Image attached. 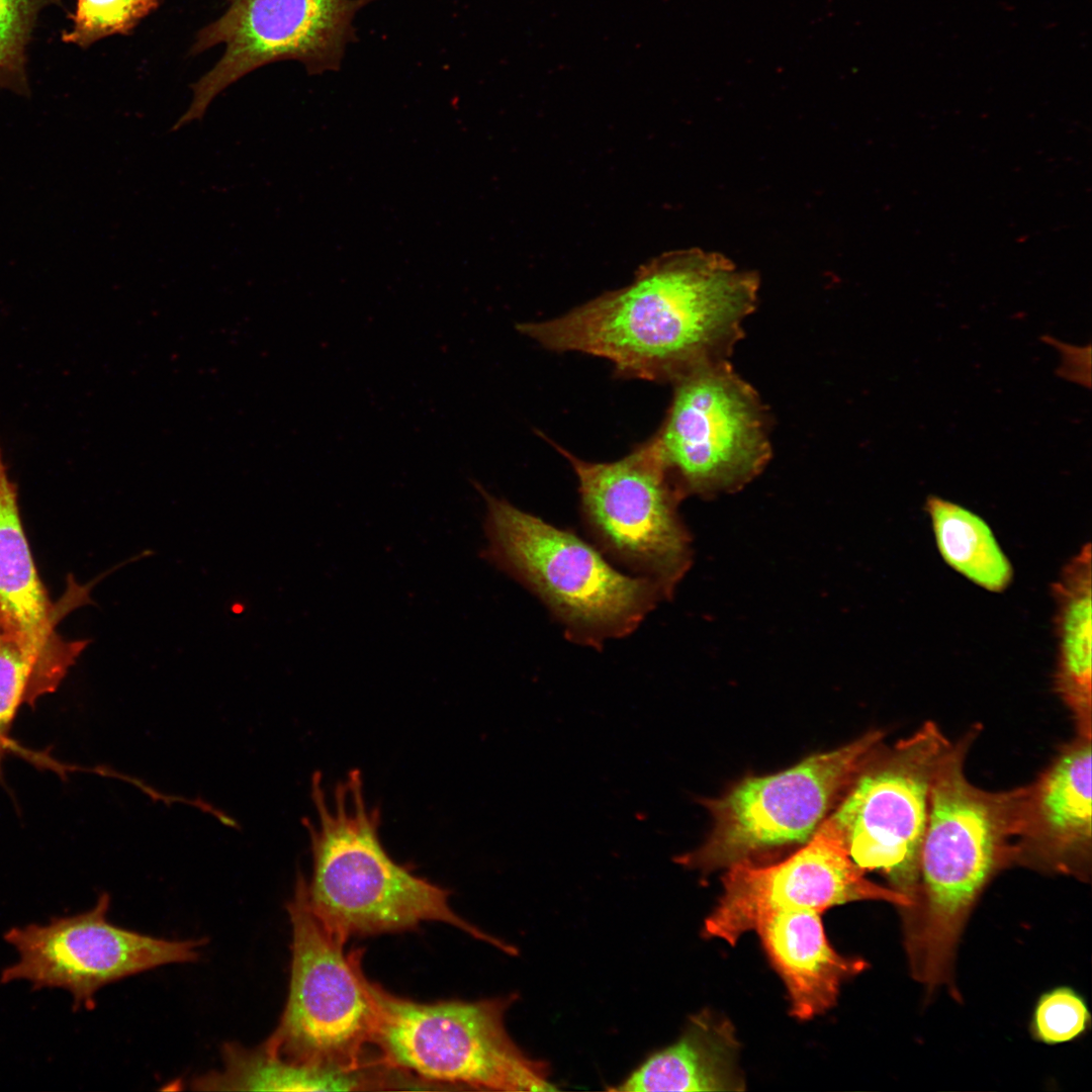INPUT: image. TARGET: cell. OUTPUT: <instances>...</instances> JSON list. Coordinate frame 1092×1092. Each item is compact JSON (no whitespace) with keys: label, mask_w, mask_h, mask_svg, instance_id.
I'll list each match as a JSON object with an SVG mask.
<instances>
[{"label":"cell","mask_w":1092,"mask_h":1092,"mask_svg":"<svg viewBox=\"0 0 1092 1092\" xmlns=\"http://www.w3.org/2000/svg\"><path fill=\"white\" fill-rule=\"evenodd\" d=\"M758 288L755 272L693 249L656 261L627 287L517 330L550 351L604 358L616 377L674 382L727 360Z\"/></svg>","instance_id":"cell-1"},{"label":"cell","mask_w":1092,"mask_h":1092,"mask_svg":"<svg viewBox=\"0 0 1092 1092\" xmlns=\"http://www.w3.org/2000/svg\"><path fill=\"white\" fill-rule=\"evenodd\" d=\"M980 727L950 743L935 769L918 856L917 883L900 908L913 979L928 992L954 993V957L970 913L987 884L1011 866L1023 786L991 792L965 771Z\"/></svg>","instance_id":"cell-2"},{"label":"cell","mask_w":1092,"mask_h":1092,"mask_svg":"<svg viewBox=\"0 0 1092 1092\" xmlns=\"http://www.w3.org/2000/svg\"><path fill=\"white\" fill-rule=\"evenodd\" d=\"M322 775L311 778V799L317 821L305 819L312 873L305 890L310 909L334 934L351 936L411 930L422 922L455 926L503 951L517 949L460 917L449 904V892L397 863L384 848L381 812L367 804L362 776L352 769L340 781L330 803Z\"/></svg>","instance_id":"cell-3"},{"label":"cell","mask_w":1092,"mask_h":1092,"mask_svg":"<svg viewBox=\"0 0 1092 1092\" xmlns=\"http://www.w3.org/2000/svg\"><path fill=\"white\" fill-rule=\"evenodd\" d=\"M486 512L482 557L537 596L568 639L601 647L633 632L664 596L643 576L618 571L574 533L523 512L472 481Z\"/></svg>","instance_id":"cell-4"},{"label":"cell","mask_w":1092,"mask_h":1092,"mask_svg":"<svg viewBox=\"0 0 1092 1092\" xmlns=\"http://www.w3.org/2000/svg\"><path fill=\"white\" fill-rule=\"evenodd\" d=\"M374 1010L378 1063L422 1081L493 1091H555L541 1061L508 1034L504 1016L515 995L474 1002L423 1003L366 980Z\"/></svg>","instance_id":"cell-5"},{"label":"cell","mask_w":1092,"mask_h":1092,"mask_svg":"<svg viewBox=\"0 0 1092 1092\" xmlns=\"http://www.w3.org/2000/svg\"><path fill=\"white\" fill-rule=\"evenodd\" d=\"M292 927L288 996L279 1023L262 1044L293 1062L342 1072L378 1066L366 1057L374 1010L359 949L331 932L308 904L305 878L297 876L287 905Z\"/></svg>","instance_id":"cell-6"},{"label":"cell","mask_w":1092,"mask_h":1092,"mask_svg":"<svg viewBox=\"0 0 1092 1092\" xmlns=\"http://www.w3.org/2000/svg\"><path fill=\"white\" fill-rule=\"evenodd\" d=\"M871 731L783 771L749 777L720 798L705 800L713 826L697 849L676 861L708 874L782 848L807 843L840 801L870 753L882 743Z\"/></svg>","instance_id":"cell-7"},{"label":"cell","mask_w":1092,"mask_h":1092,"mask_svg":"<svg viewBox=\"0 0 1092 1092\" xmlns=\"http://www.w3.org/2000/svg\"><path fill=\"white\" fill-rule=\"evenodd\" d=\"M672 383L669 407L652 438L681 496L735 490L756 476L771 455L768 416L756 391L727 360Z\"/></svg>","instance_id":"cell-8"},{"label":"cell","mask_w":1092,"mask_h":1092,"mask_svg":"<svg viewBox=\"0 0 1092 1092\" xmlns=\"http://www.w3.org/2000/svg\"><path fill=\"white\" fill-rule=\"evenodd\" d=\"M950 743L927 721L890 747L879 744L830 815L853 863L863 874H880L908 904L932 779Z\"/></svg>","instance_id":"cell-9"},{"label":"cell","mask_w":1092,"mask_h":1092,"mask_svg":"<svg viewBox=\"0 0 1092 1092\" xmlns=\"http://www.w3.org/2000/svg\"><path fill=\"white\" fill-rule=\"evenodd\" d=\"M540 436L571 465L583 523L600 548L669 597L689 564V538L677 514L682 496L653 438L618 460L592 462Z\"/></svg>","instance_id":"cell-10"},{"label":"cell","mask_w":1092,"mask_h":1092,"mask_svg":"<svg viewBox=\"0 0 1092 1092\" xmlns=\"http://www.w3.org/2000/svg\"><path fill=\"white\" fill-rule=\"evenodd\" d=\"M374 0H229L225 12L203 27L191 49L223 43L220 60L192 86L188 109L171 130L200 120L216 95L252 71L294 60L309 75L338 71L356 40L357 12Z\"/></svg>","instance_id":"cell-11"},{"label":"cell","mask_w":1092,"mask_h":1092,"mask_svg":"<svg viewBox=\"0 0 1092 1092\" xmlns=\"http://www.w3.org/2000/svg\"><path fill=\"white\" fill-rule=\"evenodd\" d=\"M109 905L102 893L85 912L8 929L4 939L19 959L2 970L0 983L25 980L34 990L61 988L75 1007L90 1009L108 984L198 958L203 939H166L119 927L108 920Z\"/></svg>","instance_id":"cell-12"},{"label":"cell","mask_w":1092,"mask_h":1092,"mask_svg":"<svg viewBox=\"0 0 1092 1092\" xmlns=\"http://www.w3.org/2000/svg\"><path fill=\"white\" fill-rule=\"evenodd\" d=\"M723 893L706 918L704 935L735 945L765 916L780 911L827 909L861 900L898 908L908 900L890 887L866 878L850 859L828 816L812 838L786 859L768 866L739 862L727 868Z\"/></svg>","instance_id":"cell-13"},{"label":"cell","mask_w":1092,"mask_h":1092,"mask_svg":"<svg viewBox=\"0 0 1092 1092\" xmlns=\"http://www.w3.org/2000/svg\"><path fill=\"white\" fill-rule=\"evenodd\" d=\"M1091 746L1092 737L1077 735L1023 786L1011 866L1090 881Z\"/></svg>","instance_id":"cell-14"},{"label":"cell","mask_w":1092,"mask_h":1092,"mask_svg":"<svg viewBox=\"0 0 1092 1092\" xmlns=\"http://www.w3.org/2000/svg\"><path fill=\"white\" fill-rule=\"evenodd\" d=\"M58 613L38 576L22 526L17 489L0 448V630L29 664L24 703L54 692L90 643L65 640L56 631Z\"/></svg>","instance_id":"cell-15"},{"label":"cell","mask_w":1092,"mask_h":1092,"mask_svg":"<svg viewBox=\"0 0 1092 1092\" xmlns=\"http://www.w3.org/2000/svg\"><path fill=\"white\" fill-rule=\"evenodd\" d=\"M820 915L811 910L775 912L754 929L787 987L792 1015L801 1020L832 1007L842 983L867 967L863 960L842 956L831 946Z\"/></svg>","instance_id":"cell-16"},{"label":"cell","mask_w":1092,"mask_h":1092,"mask_svg":"<svg viewBox=\"0 0 1092 1092\" xmlns=\"http://www.w3.org/2000/svg\"><path fill=\"white\" fill-rule=\"evenodd\" d=\"M739 1042L732 1023L703 1011L673 1044L653 1054L615 1091H741Z\"/></svg>","instance_id":"cell-17"},{"label":"cell","mask_w":1092,"mask_h":1092,"mask_svg":"<svg viewBox=\"0 0 1092 1092\" xmlns=\"http://www.w3.org/2000/svg\"><path fill=\"white\" fill-rule=\"evenodd\" d=\"M1091 543L1081 547L1052 584L1058 654L1054 689L1075 722L1077 735L1092 737Z\"/></svg>","instance_id":"cell-18"},{"label":"cell","mask_w":1092,"mask_h":1092,"mask_svg":"<svg viewBox=\"0 0 1092 1092\" xmlns=\"http://www.w3.org/2000/svg\"><path fill=\"white\" fill-rule=\"evenodd\" d=\"M222 1069L198 1077L199 1090L219 1091H350L366 1089L363 1072H342L284 1059L263 1044L248 1049L226 1043Z\"/></svg>","instance_id":"cell-19"},{"label":"cell","mask_w":1092,"mask_h":1092,"mask_svg":"<svg viewBox=\"0 0 1092 1092\" xmlns=\"http://www.w3.org/2000/svg\"><path fill=\"white\" fill-rule=\"evenodd\" d=\"M924 510L938 552L949 567L992 593H1002L1010 585L1013 566L982 517L937 495L926 498Z\"/></svg>","instance_id":"cell-20"},{"label":"cell","mask_w":1092,"mask_h":1092,"mask_svg":"<svg viewBox=\"0 0 1092 1092\" xmlns=\"http://www.w3.org/2000/svg\"><path fill=\"white\" fill-rule=\"evenodd\" d=\"M61 0H0V88L28 95L26 47L38 13Z\"/></svg>","instance_id":"cell-21"},{"label":"cell","mask_w":1092,"mask_h":1092,"mask_svg":"<svg viewBox=\"0 0 1092 1092\" xmlns=\"http://www.w3.org/2000/svg\"><path fill=\"white\" fill-rule=\"evenodd\" d=\"M163 0H77L72 28L62 39L83 49L113 34L129 33Z\"/></svg>","instance_id":"cell-22"},{"label":"cell","mask_w":1092,"mask_h":1092,"mask_svg":"<svg viewBox=\"0 0 1092 1092\" xmlns=\"http://www.w3.org/2000/svg\"><path fill=\"white\" fill-rule=\"evenodd\" d=\"M1090 1014L1083 998L1062 987L1044 993L1038 1000L1031 1022L1034 1037L1048 1044L1070 1041L1088 1027Z\"/></svg>","instance_id":"cell-23"},{"label":"cell","mask_w":1092,"mask_h":1092,"mask_svg":"<svg viewBox=\"0 0 1092 1092\" xmlns=\"http://www.w3.org/2000/svg\"><path fill=\"white\" fill-rule=\"evenodd\" d=\"M28 661L19 646L0 630V777L8 735L18 707L24 703Z\"/></svg>","instance_id":"cell-24"}]
</instances>
